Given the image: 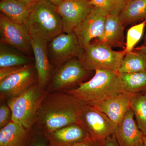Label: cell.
<instances>
[{
	"mask_svg": "<svg viewBox=\"0 0 146 146\" xmlns=\"http://www.w3.org/2000/svg\"><path fill=\"white\" fill-rule=\"evenodd\" d=\"M86 104L64 91L47 92L37 112L35 124L44 134L80 124V112Z\"/></svg>",
	"mask_w": 146,
	"mask_h": 146,
	"instance_id": "cell-1",
	"label": "cell"
},
{
	"mask_svg": "<svg viewBox=\"0 0 146 146\" xmlns=\"http://www.w3.org/2000/svg\"><path fill=\"white\" fill-rule=\"evenodd\" d=\"M92 78L81 82L77 88L63 91L91 106L110 98L124 90L119 73L105 70H97Z\"/></svg>",
	"mask_w": 146,
	"mask_h": 146,
	"instance_id": "cell-2",
	"label": "cell"
},
{
	"mask_svg": "<svg viewBox=\"0 0 146 146\" xmlns=\"http://www.w3.org/2000/svg\"><path fill=\"white\" fill-rule=\"evenodd\" d=\"M30 36L49 42L63 33L56 7L48 0H39L25 24Z\"/></svg>",
	"mask_w": 146,
	"mask_h": 146,
	"instance_id": "cell-3",
	"label": "cell"
},
{
	"mask_svg": "<svg viewBox=\"0 0 146 146\" xmlns=\"http://www.w3.org/2000/svg\"><path fill=\"white\" fill-rule=\"evenodd\" d=\"M47 92L37 82L21 95L7 100L12 112L11 121L31 129L35 124L39 106Z\"/></svg>",
	"mask_w": 146,
	"mask_h": 146,
	"instance_id": "cell-4",
	"label": "cell"
},
{
	"mask_svg": "<svg viewBox=\"0 0 146 146\" xmlns=\"http://www.w3.org/2000/svg\"><path fill=\"white\" fill-rule=\"evenodd\" d=\"M124 50L115 51L104 42L91 43L79 60L88 71L105 70L117 72L125 55Z\"/></svg>",
	"mask_w": 146,
	"mask_h": 146,
	"instance_id": "cell-5",
	"label": "cell"
},
{
	"mask_svg": "<svg viewBox=\"0 0 146 146\" xmlns=\"http://www.w3.org/2000/svg\"><path fill=\"white\" fill-rule=\"evenodd\" d=\"M80 120L91 141L100 145L107 137L114 134L118 125L104 113L87 104L82 109Z\"/></svg>",
	"mask_w": 146,
	"mask_h": 146,
	"instance_id": "cell-6",
	"label": "cell"
},
{
	"mask_svg": "<svg viewBox=\"0 0 146 146\" xmlns=\"http://www.w3.org/2000/svg\"><path fill=\"white\" fill-rule=\"evenodd\" d=\"M84 50L74 32L62 33L48 42L47 47L50 62L58 68L74 58L80 59Z\"/></svg>",
	"mask_w": 146,
	"mask_h": 146,
	"instance_id": "cell-7",
	"label": "cell"
},
{
	"mask_svg": "<svg viewBox=\"0 0 146 146\" xmlns=\"http://www.w3.org/2000/svg\"><path fill=\"white\" fill-rule=\"evenodd\" d=\"M91 72L86 70L78 58H73L58 67L48 92L63 91L80 84Z\"/></svg>",
	"mask_w": 146,
	"mask_h": 146,
	"instance_id": "cell-8",
	"label": "cell"
},
{
	"mask_svg": "<svg viewBox=\"0 0 146 146\" xmlns=\"http://www.w3.org/2000/svg\"><path fill=\"white\" fill-rule=\"evenodd\" d=\"M108 14L102 9L93 6L89 13L74 30L81 46L85 49L94 39L100 41L104 33Z\"/></svg>",
	"mask_w": 146,
	"mask_h": 146,
	"instance_id": "cell-9",
	"label": "cell"
},
{
	"mask_svg": "<svg viewBox=\"0 0 146 146\" xmlns=\"http://www.w3.org/2000/svg\"><path fill=\"white\" fill-rule=\"evenodd\" d=\"M1 43L19 50L26 55L33 52L31 36L25 25L11 20L0 14Z\"/></svg>",
	"mask_w": 146,
	"mask_h": 146,
	"instance_id": "cell-10",
	"label": "cell"
},
{
	"mask_svg": "<svg viewBox=\"0 0 146 146\" xmlns=\"http://www.w3.org/2000/svg\"><path fill=\"white\" fill-rule=\"evenodd\" d=\"M37 82V74L33 64L20 72L0 81L1 100H7L18 96Z\"/></svg>",
	"mask_w": 146,
	"mask_h": 146,
	"instance_id": "cell-11",
	"label": "cell"
},
{
	"mask_svg": "<svg viewBox=\"0 0 146 146\" xmlns=\"http://www.w3.org/2000/svg\"><path fill=\"white\" fill-rule=\"evenodd\" d=\"M93 7L88 0H63L56 10L62 18L63 32H73Z\"/></svg>",
	"mask_w": 146,
	"mask_h": 146,
	"instance_id": "cell-12",
	"label": "cell"
},
{
	"mask_svg": "<svg viewBox=\"0 0 146 146\" xmlns=\"http://www.w3.org/2000/svg\"><path fill=\"white\" fill-rule=\"evenodd\" d=\"M134 94L123 92L107 100L90 106L106 115L113 123L118 125L128 110Z\"/></svg>",
	"mask_w": 146,
	"mask_h": 146,
	"instance_id": "cell-13",
	"label": "cell"
},
{
	"mask_svg": "<svg viewBox=\"0 0 146 146\" xmlns=\"http://www.w3.org/2000/svg\"><path fill=\"white\" fill-rule=\"evenodd\" d=\"M52 146H68L91 140L89 134L80 124H75L44 134Z\"/></svg>",
	"mask_w": 146,
	"mask_h": 146,
	"instance_id": "cell-14",
	"label": "cell"
},
{
	"mask_svg": "<svg viewBox=\"0 0 146 146\" xmlns=\"http://www.w3.org/2000/svg\"><path fill=\"white\" fill-rule=\"evenodd\" d=\"M119 146H136L143 142V133L134 119L133 110H128L114 133Z\"/></svg>",
	"mask_w": 146,
	"mask_h": 146,
	"instance_id": "cell-15",
	"label": "cell"
},
{
	"mask_svg": "<svg viewBox=\"0 0 146 146\" xmlns=\"http://www.w3.org/2000/svg\"><path fill=\"white\" fill-rule=\"evenodd\" d=\"M48 42L36 37H31L33 52L35 57V67L37 82L41 88L45 89L49 81L52 67L48 56L47 47Z\"/></svg>",
	"mask_w": 146,
	"mask_h": 146,
	"instance_id": "cell-16",
	"label": "cell"
},
{
	"mask_svg": "<svg viewBox=\"0 0 146 146\" xmlns=\"http://www.w3.org/2000/svg\"><path fill=\"white\" fill-rule=\"evenodd\" d=\"M31 129L10 122L0 131V146H29L32 138Z\"/></svg>",
	"mask_w": 146,
	"mask_h": 146,
	"instance_id": "cell-17",
	"label": "cell"
},
{
	"mask_svg": "<svg viewBox=\"0 0 146 146\" xmlns=\"http://www.w3.org/2000/svg\"><path fill=\"white\" fill-rule=\"evenodd\" d=\"M124 26L118 15H108L104 33L99 42L111 47L125 48Z\"/></svg>",
	"mask_w": 146,
	"mask_h": 146,
	"instance_id": "cell-18",
	"label": "cell"
},
{
	"mask_svg": "<svg viewBox=\"0 0 146 146\" xmlns=\"http://www.w3.org/2000/svg\"><path fill=\"white\" fill-rule=\"evenodd\" d=\"M36 3H27L17 0H1V13L20 24L26 23Z\"/></svg>",
	"mask_w": 146,
	"mask_h": 146,
	"instance_id": "cell-19",
	"label": "cell"
},
{
	"mask_svg": "<svg viewBox=\"0 0 146 146\" xmlns=\"http://www.w3.org/2000/svg\"><path fill=\"white\" fill-rule=\"evenodd\" d=\"M119 17L124 27L146 20V0L128 1Z\"/></svg>",
	"mask_w": 146,
	"mask_h": 146,
	"instance_id": "cell-20",
	"label": "cell"
},
{
	"mask_svg": "<svg viewBox=\"0 0 146 146\" xmlns=\"http://www.w3.org/2000/svg\"><path fill=\"white\" fill-rule=\"evenodd\" d=\"M145 70L146 55L137 48L135 50L126 54L118 73H136Z\"/></svg>",
	"mask_w": 146,
	"mask_h": 146,
	"instance_id": "cell-21",
	"label": "cell"
},
{
	"mask_svg": "<svg viewBox=\"0 0 146 146\" xmlns=\"http://www.w3.org/2000/svg\"><path fill=\"white\" fill-rule=\"evenodd\" d=\"M124 90L136 94L146 91V70L139 72L119 73Z\"/></svg>",
	"mask_w": 146,
	"mask_h": 146,
	"instance_id": "cell-22",
	"label": "cell"
},
{
	"mask_svg": "<svg viewBox=\"0 0 146 146\" xmlns=\"http://www.w3.org/2000/svg\"><path fill=\"white\" fill-rule=\"evenodd\" d=\"M9 47L3 43L0 44V68L32 64L30 58L16 52Z\"/></svg>",
	"mask_w": 146,
	"mask_h": 146,
	"instance_id": "cell-23",
	"label": "cell"
},
{
	"mask_svg": "<svg viewBox=\"0 0 146 146\" xmlns=\"http://www.w3.org/2000/svg\"><path fill=\"white\" fill-rule=\"evenodd\" d=\"M139 129L146 136V98L141 93L133 94L130 104Z\"/></svg>",
	"mask_w": 146,
	"mask_h": 146,
	"instance_id": "cell-24",
	"label": "cell"
},
{
	"mask_svg": "<svg viewBox=\"0 0 146 146\" xmlns=\"http://www.w3.org/2000/svg\"><path fill=\"white\" fill-rule=\"evenodd\" d=\"M127 2V0H90L89 3L102 9L108 15L119 16Z\"/></svg>",
	"mask_w": 146,
	"mask_h": 146,
	"instance_id": "cell-25",
	"label": "cell"
},
{
	"mask_svg": "<svg viewBox=\"0 0 146 146\" xmlns=\"http://www.w3.org/2000/svg\"><path fill=\"white\" fill-rule=\"evenodd\" d=\"M146 24V19L140 23L131 27L127 33L126 40L124 50L126 53L132 51L139 42L143 34Z\"/></svg>",
	"mask_w": 146,
	"mask_h": 146,
	"instance_id": "cell-26",
	"label": "cell"
},
{
	"mask_svg": "<svg viewBox=\"0 0 146 146\" xmlns=\"http://www.w3.org/2000/svg\"><path fill=\"white\" fill-rule=\"evenodd\" d=\"M12 112L7 104H2L0 106V128L5 127L11 121Z\"/></svg>",
	"mask_w": 146,
	"mask_h": 146,
	"instance_id": "cell-27",
	"label": "cell"
},
{
	"mask_svg": "<svg viewBox=\"0 0 146 146\" xmlns=\"http://www.w3.org/2000/svg\"><path fill=\"white\" fill-rule=\"evenodd\" d=\"M29 65L8 68H0V81H1L3 80L15 73L24 70Z\"/></svg>",
	"mask_w": 146,
	"mask_h": 146,
	"instance_id": "cell-28",
	"label": "cell"
},
{
	"mask_svg": "<svg viewBox=\"0 0 146 146\" xmlns=\"http://www.w3.org/2000/svg\"><path fill=\"white\" fill-rule=\"evenodd\" d=\"M100 145L102 146H119L114 134L107 137Z\"/></svg>",
	"mask_w": 146,
	"mask_h": 146,
	"instance_id": "cell-29",
	"label": "cell"
},
{
	"mask_svg": "<svg viewBox=\"0 0 146 146\" xmlns=\"http://www.w3.org/2000/svg\"><path fill=\"white\" fill-rule=\"evenodd\" d=\"M29 146H49V144L48 145L46 143L45 141L42 138L33 137Z\"/></svg>",
	"mask_w": 146,
	"mask_h": 146,
	"instance_id": "cell-30",
	"label": "cell"
},
{
	"mask_svg": "<svg viewBox=\"0 0 146 146\" xmlns=\"http://www.w3.org/2000/svg\"><path fill=\"white\" fill-rule=\"evenodd\" d=\"M94 143H95L91 141V140H89L84 142L72 144L68 146H93V145Z\"/></svg>",
	"mask_w": 146,
	"mask_h": 146,
	"instance_id": "cell-31",
	"label": "cell"
},
{
	"mask_svg": "<svg viewBox=\"0 0 146 146\" xmlns=\"http://www.w3.org/2000/svg\"><path fill=\"white\" fill-rule=\"evenodd\" d=\"M53 4L56 7L58 6L63 0H48Z\"/></svg>",
	"mask_w": 146,
	"mask_h": 146,
	"instance_id": "cell-32",
	"label": "cell"
},
{
	"mask_svg": "<svg viewBox=\"0 0 146 146\" xmlns=\"http://www.w3.org/2000/svg\"><path fill=\"white\" fill-rule=\"evenodd\" d=\"M139 50H141L142 52H143L146 55V35L145 37V42L144 43V45L141 46L139 47L138 48Z\"/></svg>",
	"mask_w": 146,
	"mask_h": 146,
	"instance_id": "cell-33",
	"label": "cell"
},
{
	"mask_svg": "<svg viewBox=\"0 0 146 146\" xmlns=\"http://www.w3.org/2000/svg\"><path fill=\"white\" fill-rule=\"evenodd\" d=\"M17 1L27 3H33L37 2L39 0H17Z\"/></svg>",
	"mask_w": 146,
	"mask_h": 146,
	"instance_id": "cell-34",
	"label": "cell"
},
{
	"mask_svg": "<svg viewBox=\"0 0 146 146\" xmlns=\"http://www.w3.org/2000/svg\"><path fill=\"white\" fill-rule=\"evenodd\" d=\"M143 143L146 146V136H144L143 139Z\"/></svg>",
	"mask_w": 146,
	"mask_h": 146,
	"instance_id": "cell-35",
	"label": "cell"
},
{
	"mask_svg": "<svg viewBox=\"0 0 146 146\" xmlns=\"http://www.w3.org/2000/svg\"><path fill=\"white\" fill-rule=\"evenodd\" d=\"M136 146H145L144 144L143 143H143H140L138 144V145H137Z\"/></svg>",
	"mask_w": 146,
	"mask_h": 146,
	"instance_id": "cell-36",
	"label": "cell"
},
{
	"mask_svg": "<svg viewBox=\"0 0 146 146\" xmlns=\"http://www.w3.org/2000/svg\"><path fill=\"white\" fill-rule=\"evenodd\" d=\"M144 95H145V96L146 98V91L145 92V94H144Z\"/></svg>",
	"mask_w": 146,
	"mask_h": 146,
	"instance_id": "cell-37",
	"label": "cell"
},
{
	"mask_svg": "<svg viewBox=\"0 0 146 146\" xmlns=\"http://www.w3.org/2000/svg\"><path fill=\"white\" fill-rule=\"evenodd\" d=\"M49 146H52L50 145H49Z\"/></svg>",
	"mask_w": 146,
	"mask_h": 146,
	"instance_id": "cell-38",
	"label": "cell"
},
{
	"mask_svg": "<svg viewBox=\"0 0 146 146\" xmlns=\"http://www.w3.org/2000/svg\"><path fill=\"white\" fill-rule=\"evenodd\" d=\"M127 1H130V0H127Z\"/></svg>",
	"mask_w": 146,
	"mask_h": 146,
	"instance_id": "cell-39",
	"label": "cell"
},
{
	"mask_svg": "<svg viewBox=\"0 0 146 146\" xmlns=\"http://www.w3.org/2000/svg\"><path fill=\"white\" fill-rule=\"evenodd\" d=\"M88 1H90V0H88Z\"/></svg>",
	"mask_w": 146,
	"mask_h": 146,
	"instance_id": "cell-40",
	"label": "cell"
}]
</instances>
